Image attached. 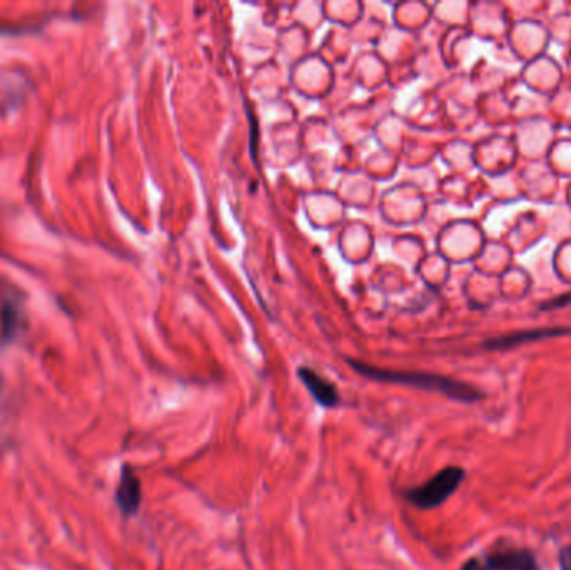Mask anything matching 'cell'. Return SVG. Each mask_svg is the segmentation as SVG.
Listing matches in <instances>:
<instances>
[{
    "mask_svg": "<svg viewBox=\"0 0 571 570\" xmlns=\"http://www.w3.org/2000/svg\"><path fill=\"white\" fill-rule=\"evenodd\" d=\"M348 363L359 375H363L364 378L374 380V382L413 386V388H419V390L436 392V393H442L448 399L463 401V403H473V401H478L483 397V393L476 386L468 385V384L453 380L450 376L436 375V373L387 370V368L372 367V365H368L364 361H356V360H349Z\"/></svg>",
    "mask_w": 571,
    "mask_h": 570,
    "instance_id": "cell-1",
    "label": "cell"
},
{
    "mask_svg": "<svg viewBox=\"0 0 571 570\" xmlns=\"http://www.w3.org/2000/svg\"><path fill=\"white\" fill-rule=\"evenodd\" d=\"M559 567L561 570H571V547H565L559 552Z\"/></svg>",
    "mask_w": 571,
    "mask_h": 570,
    "instance_id": "cell-6",
    "label": "cell"
},
{
    "mask_svg": "<svg viewBox=\"0 0 571 570\" xmlns=\"http://www.w3.org/2000/svg\"><path fill=\"white\" fill-rule=\"evenodd\" d=\"M486 566L489 570H540L535 554L525 549H512L488 556Z\"/></svg>",
    "mask_w": 571,
    "mask_h": 570,
    "instance_id": "cell-5",
    "label": "cell"
},
{
    "mask_svg": "<svg viewBox=\"0 0 571 570\" xmlns=\"http://www.w3.org/2000/svg\"><path fill=\"white\" fill-rule=\"evenodd\" d=\"M465 477L466 471L461 467H446L436 475H433L428 482L408 490L406 499L411 505L423 511L440 507L457 492Z\"/></svg>",
    "mask_w": 571,
    "mask_h": 570,
    "instance_id": "cell-2",
    "label": "cell"
},
{
    "mask_svg": "<svg viewBox=\"0 0 571 570\" xmlns=\"http://www.w3.org/2000/svg\"><path fill=\"white\" fill-rule=\"evenodd\" d=\"M461 570H489V567L483 562H480L478 558H470L466 564H463Z\"/></svg>",
    "mask_w": 571,
    "mask_h": 570,
    "instance_id": "cell-7",
    "label": "cell"
},
{
    "mask_svg": "<svg viewBox=\"0 0 571 570\" xmlns=\"http://www.w3.org/2000/svg\"><path fill=\"white\" fill-rule=\"evenodd\" d=\"M141 500H143L141 480L136 475V471H132V467L124 465L121 471V482L117 485V492H115L117 507L124 515L130 517L139 511Z\"/></svg>",
    "mask_w": 571,
    "mask_h": 570,
    "instance_id": "cell-3",
    "label": "cell"
},
{
    "mask_svg": "<svg viewBox=\"0 0 571 570\" xmlns=\"http://www.w3.org/2000/svg\"><path fill=\"white\" fill-rule=\"evenodd\" d=\"M298 376L304 386L309 390L311 397L315 399L317 405L325 408H334L340 405V393L336 386L329 384L328 380L323 378L319 373H316L308 367H302L298 370Z\"/></svg>",
    "mask_w": 571,
    "mask_h": 570,
    "instance_id": "cell-4",
    "label": "cell"
}]
</instances>
